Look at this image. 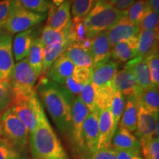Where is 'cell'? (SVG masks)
Segmentation results:
<instances>
[{"instance_id":"1","label":"cell","mask_w":159,"mask_h":159,"mask_svg":"<svg viewBox=\"0 0 159 159\" xmlns=\"http://www.w3.org/2000/svg\"><path fill=\"white\" fill-rule=\"evenodd\" d=\"M35 90L58 130L63 135L70 134L71 107L75 97L64 87L43 75H40Z\"/></svg>"},{"instance_id":"2","label":"cell","mask_w":159,"mask_h":159,"mask_svg":"<svg viewBox=\"0 0 159 159\" xmlns=\"http://www.w3.org/2000/svg\"><path fill=\"white\" fill-rule=\"evenodd\" d=\"M32 159H70L47 116L29 134Z\"/></svg>"},{"instance_id":"3","label":"cell","mask_w":159,"mask_h":159,"mask_svg":"<svg viewBox=\"0 0 159 159\" xmlns=\"http://www.w3.org/2000/svg\"><path fill=\"white\" fill-rule=\"evenodd\" d=\"M125 16L126 11H119L105 0H98L83 19L89 38L92 39L97 33L108 30Z\"/></svg>"},{"instance_id":"4","label":"cell","mask_w":159,"mask_h":159,"mask_svg":"<svg viewBox=\"0 0 159 159\" xmlns=\"http://www.w3.org/2000/svg\"><path fill=\"white\" fill-rule=\"evenodd\" d=\"M9 108L25 125L30 133L34 130L46 117L36 90L29 94L13 97Z\"/></svg>"},{"instance_id":"5","label":"cell","mask_w":159,"mask_h":159,"mask_svg":"<svg viewBox=\"0 0 159 159\" xmlns=\"http://www.w3.org/2000/svg\"><path fill=\"white\" fill-rule=\"evenodd\" d=\"M0 124L1 134L7 139L19 152L24 156H28L30 132L10 108L4 111L2 114L0 116Z\"/></svg>"},{"instance_id":"6","label":"cell","mask_w":159,"mask_h":159,"mask_svg":"<svg viewBox=\"0 0 159 159\" xmlns=\"http://www.w3.org/2000/svg\"><path fill=\"white\" fill-rule=\"evenodd\" d=\"M38 77L27 57L17 62L14 64L9 79L13 97L29 94L35 91V85Z\"/></svg>"},{"instance_id":"7","label":"cell","mask_w":159,"mask_h":159,"mask_svg":"<svg viewBox=\"0 0 159 159\" xmlns=\"http://www.w3.org/2000/svg\"><path fill=\"white\" fill-rule=\"evenodd\" d=\"M46 18L47 13H34L25 9L20 5L4 21L3 28L5 33L10 34L19 33L41 23Z\"/></svg>"},{"instance_id":"8","label":"cell","mask_w":159,"mask_h":159,"mask_svg":"<svg viewBox=\"0 0 159 159\" xmlns=\"http://www.w3.org/2000/svg\"><path fill=\"white\" fill-rule=\"evenodd\" d=\"M89 114L88 108L83 104L80 97H75L71 107V131L69 136L75 148L81 153L83 150V125Z\"/></svg>"},{"instance_id":"9","label":"cell","mask_w":159,"mask_h":159,"mask_svg":"<svg viewBox=\"0 0 159 159\" xmlns=\"http://www.w3.org/2000/svg\"><path fill=\"white\" fill-rule=\"evenodd\" d=\"M158 125V114L150 112L143 107L139 106L137 118L136 135L140 142L141 148L146 145L156 134Z\"/></svg>"},{"instance_id":"10","label":"cell","mask_w":159,"mask_h":159,"mask_svg":"<svg viewBox=\"0 0 159 159\" xmlns=\"http://www.w3.org/2000/svg\"><path fill=\"white\" fill-rule=\"evenodd\" d=\"M113 88L123 95L125 99L140 98L142 89L137 83L136 77L130 69L124 67L117 71L113 80Z\"/></svg>"},{"instance_id":"11","label":"cell","mask_w":159,"mask_h":159,"mask_svg":"<svg viewBox=\"0 0 159 159\" xmlns=\"http://www.w3.org/2000/svg\"><path fill=\"white\" fill-rule=\"evenodd\" d=\"M118 71V63L111 59L94 63L91 67L90 81L94 87L113 86V80Z\"/></svg>"},{"instance_id":"12","label":"cell","mask_w":159,"mask_h":159,"mask_svg":"<svg viewBox=\"0 0 159 159\" xmlns=\"http://www.w3.org/2000/svg\"><path fill=\"white\" fill-rule=\"evenodd\" d=\"M99 111L89 113L83 125V158L94 153L98 140Z\"/></svg>"},{"instance_id":"13","label":"cell","mask_w":159,"mask_h":159,"mask_svg":"<svg viewBox=\"0 0 159 159\" xmlns=\"http://www.w3.org/2000/svg\"><path fill=\"white\" fill-rule=\"evenodd\" d=\"M71 0H64L56 8V6L52 3L46 26L57 30H63L68 28L71 22Z\"/></svg>"},{"instance_id":"14","label":"cell","mask_w":159,"mask_h":159,"mask_svg":"<svg viewBox=\"0 0 159 159\" xmlns=\"http://www.w3.org/2000/svg\"><path fill=\"white\" fill-rule=\"evenodd\" d=\"M12 34L4 33L0 35V80H9L14 66Z\"/></svg>"},{"instance_id":"15","label":"cell","mask_w":159,"mask_h":159,"mask_svg":"<svg viewBox=\"0 0 159 159\" xmlns=\"http://www.w3.org/2000/svg\"><path fill=\"white\" fill-rule=\"evenodd\" d=\"M139 33V26L131 23L126 16L119 20L117 23L107 30L111 48L121 41L128 40L132 37L138 36Z\"/></svg>"},{"instance_id":"16","label":"cell","mask_w":159,"mask_h":159,"mask_svg":"<svg viewBox=\"0 0 159 159\" xmlns=\"http://www.w3.org/2000/svg\"><path fill=\"white\" fill-rule=\"evenodd\" d=\"M115 131L110 108L99 111L98 140L95 151L111 147V140Z\"/></svg>"},{"instance_id":"17","label":"cell","mask_w":159,"mask_h":159,"mask_svg":"<svg viewBox=\"0 0 159 159\" xmlns=\"http://www.w3.org/2000/svg\"><path fill=\"white\" fill-rule=\"evenodd\" d=\"M75 64L65 54V52L52 65L47 77L57 84L63 86L67 79L72 75Z\"/></svg>"},{"instance_id":"18","label":"cell","mask_w":159,"mask_h":159,"mask_svg":"<svg viewBox=\"0 0 159 159\" xmlns=\"http://www.w3.org/2000/svg\"><path fill=\"white\" fill-rule=\"evenodd\" d=\"M111 146L115 150L132 151L141 152L142 148L138 138L132 133L118 126L111 140Z\"/></svg>"},{"instance_id":"19","label":"cell","mask_w":159,"mask_h":159,"mask_svg":"<svg viewBox=\"0 0 159 159\" xmlns=\"http://www.w3.org/2000/svg\"><path fill=\"white\" fill-rule=\"evenodd\" d=\"M138 36L116 43L111 48V57L113 61L118 63H125L137 56Z\"/></svg>"},{"instance_id":"20","label":"cell","mask_w":159,"mask_h":159,"mask_svg":"<svg viewBox=\"0 0 159 159\" xmlns=\"http://www.w3.org/2000/svg\"><path fill=\"white\" fill-rule=\"evenodd\" d=\"M158 29L140 30L138 35L137 56L145 58L150 55L158 51Z\"/></svg>"},{"instance_id":"21","label":"cell","mask_w":159,"mask_h":159,"mask_svg":"<svg viewBox=\"0 0 159 159\" xmlns=\"http://www.w3.org/2000/svg\"><path fill=\"white\" fill-rule=\"evenodd\" d=\"M111 47L109 42L107 31L97 33L91 39L90 52L94 63L111 58Z\"/></svg>"},{"instance_id":"22","label":"cell","mask_w":159,"mask_h":159,"mask_svg":"<svg viewBox=\"0 0 159 159\" xmlns=\"http://www.w3.org/2000/svg\"><path fill=\"white\" fill-rule=\"evenodd\" d=\"M125 67L132 71L136 77L137 83L142 90L152 86L146 59L137 56L128 61Z\"/></svg>"},{"instance_id":"23","label":"cell","mask_w":159,"mask_h":159,"mask_svg":"<svg viewBox=\"0 0 159 159\" xmlns=\"http://www.w3.org/2000/svg\"><path fill=\"white\" fill-rule=\"evenodd\" d=\"M33 41V30L31 29L18 33L16 35L14 39H13L12 50L16 62L27 57Z\"/></svg>"},{"instance_id":"24","label":"cell","mask_w":159,"mask_h":159,"mask_svg":"<svg viewBox=\"0 0 159 159\" xmlns=\"http://www.w3.org/2000/svg\"><path fill=\"white\" fill-rule=\"evenodd\" d=\"M139 99L135 98L127 99L124 111L119 122V127H122L131 133L136 132L137 118L139 110Z\"/></svg>"},{"instance_id":"25","label":"cell","mask_w":159,"mask_h":159,"mask_svg":"<svg viewBox=\"0 0 159 159\" xmlns=\"http://www.w3.org/2000/svg\"><path fill=\"white\" fill-rule=\"evenodd\" d=\"M65 54L77 66L91 68L94 64V60L90 52L83 49L78 43H70L66 49Z\"/></svg>"},{"instance_id":"26","label":"cell","mask_w":159,"mask_h":159,"mask_svg":"<svg viewBox=\"0 0 159 159\" xmlns=\"http://www.w3.org/2000/svg\"><path fill=\"white\" fill-rule=\"evenodd\" d=\"M44 45L41 42L40 38L34 39L30 49L27 61L34 72L39 77L41 74L43 67Z\"/></svg>"},{"instance_id":"27","label":"cell","mask_w":159,"mask_h":159,"mask_svg":"<svg viewBox=\"0 0 159 159\" xmlns=\"http://www.w3.org/2000/svg\"><path fill=\"white\" fill-rule=\"evenodd\" d=\"M69 27L63 30H57L45 26L40 39L44 47H55L69 40Z\"/></svg>"},{"instance_id":"28","label":"cell","mask_w":159,"mask_h":159,"mask_svg":"<svg viewBox=\"0 0 159 159\" xmlns=\"http://www.w3.org/2000/svg\"><path fill=\"white\" fill-rule=\"evenodd\" d=\"M139 105L150 112L159 114V91L158 87L152 86L142 91Z\"/></svg>"},{"instance_id":"29","label":"cell","mask_w":159,"mask_h":159,"mask_svg":"<svg viewBox=\"0 0 159 159\" xmlns=\"http://www.w3.org/2000/svg\"><path fill=\"white\" fill-rule=\"evenodd\" d=\"M71 41L69 39L61 44L55 47H44V55H43V67L41 75L47 76L49 69L55 61L66 51L68 46L70 44Z\"/></svg>"},{"instance_id":"30","label":"cell","mask_w":159,"mask_h":159,"mask_svg":"<svg viewBox=\"0 0 159 159\" xmlns=\"http://www.w3.org/2000/svg\"><path fill=\"white\" fill-rule=\"evenodd\" d=\"M149 7L148 0H136L127 10L125 16L131 23L139 26Z\"/></svg>"},{"instance_id":"31","label":"cell","mask_w":159,"mask_h":159,"mask_svg":"<svg viewBox=\"0 0 159 159\" xmlns=\"http://www.w3.org/2000/svg\"><path fill=\"white\" fill-rule=\"evenodd\" d=\"M94 89L96 104L98 110L110 108L115 93L113 86L94 87Z\"/></svg>"},{"instance_id":"32","label":"cell","mask_w":159,"mask_h":159,"mask_svg":"<svg viewBox=\"0 0 159 159\" xmlns=\"http://www.w3.org/2000/svg\"><path fill=\"white\" fill-rule=\"evenodd\" d=\"M98 0H72L71 12L72 20L84 19Z\"/></svg>"},{"instance_id":"33","label":"cell","mask_w":159,"mask_h":159,"mask_svg":"<svg viewBox=\"0 0 159 159\" xmlns=\"http://www.w3.org/2000/svg\"><path fill=\"white\" fill-rule=\"evenodd\" d=\"M125 105V97H123V95L121 94L120 92H119L118 91H115L114 98H113L112 103H111L110 108L114 131H116L119 126L121 116H122L123 111H124Z\"/></svg>"},{"instance_id":"34","label":"cell","mask_w":159,"mask_h":159,"mask_svg":"<svg viewBox=\"0 0 159 159\" xmlns=\"http://www.w3.org/2000/svg\"><path fill=\"white\" fill-rule=\"evenodd\" d=\"M89 39L83 19L72 20L69 27V39L71 43H80L83 40Z\"/></svg>"},{"instance_id":"35","label":"cell","mask_w":159,"mask_h":159,"mask_svg":"<svg viewBox=\"0 0 159 159\" xmlns=\"http://www.w3.org/2000/svg\"><path fill=\"white\" fill-rule=\"evenodd\" d=\"M79 97L83 104L88 108L89 113L99 111L96 104L95 89L91 81L83 85V88L81 89Z\"/></svg>"},{"instance_id":"36","label":"cell","mask_w":159,"mask_h":159,"mask_svg":"<svg viewBox=\"0 0 159 159\" xmlns=\"http://www.w3.org/2000/svg\"><path fill=\"white\" fill-rule=\"evenodd\" d=\"M0 159H29L16 149L11 142L0 134Z\"/></svg>"},{"instance_id":"37","label":"cell","mask_w":159,"mask_h":159,"mask_svg":"<svg viewBox=\"0 0 159 159\" xmlns=\"http://www.w3.org/2000/svg\"><path fill=\"white\" fill-rule=\"evenodd\" d=\"M24 8L37 13H47L52 5L51 0H19Z\"/></svg>"},{"instance_id":"38","label":"cell","mask_w":159,"mask_h":159,"mask_svg":"<svg viewBox=\"0 0 159 159\" xmlns=\"http://www.w3.org/2000/svg\"><path fill=\"white\" fill-rule=\"evenodd\" d=\"M13 98L9 80H0V112L8 108Z\"/></svg>"},{"instance_id":"39","label":"cell","mask_w":159,"mask_h":159,"mask_svg":"<svg viewBox=\"0 0 159 159\" xmlns=\"http://www.w3.org/2000/svg\"><path fill=\"white\" fill-rule=\"evenodd\" d=\"M148 63L151 83L152 85H159V55L158 51L145 57Z\"/></svg>"},{"instance_id":"40","label":"cell","mask_w":159,"mask_h":159,"mask_svg":"<svg viewBox=\"0 0 159 159\" xmlns=\"http://www.w3.org/2000/svg\"><path fill=\"white\" fill-rule=\"evenodd\" d=\"M158 14L149 7L139 25V31L158 29Z\"/></svg>"},{"instance_id":"41","label":"cell","mask_w":159,"mask_h":159,"mask_svg":"<svg viewBox=\"0 0 159 159\" xmlns=\"http://www.w3.org/2000/svg\"><path fill=\"white\" fill-rule=\"evenodd\" d=\"M20 5L19 0H0V22L5 21L12 12Z\"/></svg>"},{"instance_id":"42","label":"cell","mask_w":159,"mask_h":159,"mask_svg":"<svg viewBox=\"0 0 159 159\" xmlns=\"http://www.w3.org/2000/svg\"><path fill=\"white\" fill-rule=\"evenodd\" d=\"M144 159H159V139L153 137L144 147L142 148Z\"/></svg>"},{"instance_id":"43","label":"cell","mask_w":159,"mask_h":159,"mask_svg":"<svg viewBox=\"0 0 159 159\" xmlns=\"http://www.w3.org/2000/svg\"><path fill=\"white\" fill-rule=\"evenodd\" d=\"M71 77L75 82L83 85L90 81L91 68L75 66Z\"/></svg>"},{"instance_id":"44","label":"cell","mask_w":159,"mask_h":159,"mask_svg":"<svg viewBox=\"0 0 159 159\" xmlns=\"http://www.w3.org/2000/svg\"><path fill=\"white\" fill-rule=\"evenodd\" d=\"M83 159H116V152L112 147L97 150L90 156Z\"/></svg>"},{"instance_id":"45","label":"cell","mask_w":159,"mask_h":159,"mask_svg":"<svg viewBox=\"0 0 159 159\" xmlns=\"http://www.w3.org/2000/svg\"><path fill=\"white\" fill-rule=\"evenodd\" d=\"M64 88L69 91L70 94H71L73 96H79L80 93L81 89L83 88V85L75 82L73 80L72 77L70 76L68 79L66 80V82L63 85Z\"/></svg>"},{"instance_id":"46","label":"cell","mask_w":159,"mask_h":159,"mask_svg":"<svg viewBox=\"0 0 159 159\" xmlns=\"http://www.w3.org/2000/svg\"><path fill=\"white\" fill-rule=\"evenodd\" d=\"M119 11H125L136 0H105Z\"/></svg>"},{"instance_id":"47","label":"cell","mask_w":159,"mask_h":159,"mask_svg":"<svg viewBox=\"0 0 159 159\" xmlns=\"http://www.w3.org/2000/svg\"><path fill=\"white\" fill-rule=\"evenodd\" d=\"M116 159H143L141 152L132 151L116 150Z\"/></svg>"},{"instance_id":"48","label":"cell","mask_w":159,"mask_h":159,"mask_svg":"<svg viewBox=\"0 0 159 159\" xmlns=\"http://www.w3.org/2000/svg\"><path fill=\"white\" fill-rule=\"evenodd\" d=\"M148 4L150 8L155 13L158 14L159 13V0H148Z\"/></svg>"},{"instance_id":"49","label":"cell","mask_w":159,"mask_h":159,"mask_svg":"<svg viewBox=\"0 0 159 159\" xmlns=\"http://www.w3.org/2000/svg\"><path fill=\"white\" fill-rule=\"evenodd\" d=\"M51 2L53 5L56 6V7H58V6L61 5L64 2V0H52Z\"/></svg>"},{"instance_id":"50","label":"cell","mask_w":159,"mask_h":159,"mask_svg":"<svg viewBox=\"0 0 159 159\" xmlns=\"http://www.w3.org/2000/svg\"><path fill=\"white\" fill-rule=\"evenodd\" d=\"M3 25H4V21H2V22H0V35L3 34L4 33H5V30H4Z\"/></svg>"},{"instance_id":"51","label":"cell","mask_w":159,"mask_h":159,"mask_svg":"<svg viewBox=\"0 0 159 159\" xmlns=\"http://www.w3.org/2000/svg\"><path fill=\"white\" fill-rule=\"evenodd\" d=\"M0 134H1V124H0Z\"/></svg>"}]
</instances>
